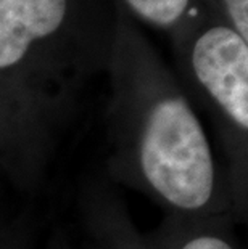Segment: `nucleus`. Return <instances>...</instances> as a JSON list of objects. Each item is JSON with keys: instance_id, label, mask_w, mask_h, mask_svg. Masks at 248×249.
Returning a JSON list of instances; mask_svg holds the SVG:
<instances>
[{"instance_id": "3", "label": "nucleus", "mask_w": 248, "mask_h": 249, "mask_svg": "<svg viewBox=\"0 0 248 249\" xmlns=\"http://www.w3.org/2000/svg\"><path fill=\"white\" fill-rule=\"evenodd\" d=\"M84 0H0V71L19 68L68 28Z\"/></svg>"}, {"instance_id": "2", "label": "nucleus", "mask_w": 248, "mask_h": 249, "mask_svg": "<svg viewBox=\"0 0 248 249\" xmlns=\"http://www.w3.org/2000/svg\"><path fill=\"white\" fill-rule=\"evenodd\" d=\"M191 65L197 81L240 129L248 127V40L214 23L195 37Z\"/></svg>"}, {"instance_id": "6", "label": "nucleus", "mask_w": 248, "mask_h": 249, "mask_svg": "<svg viewBox=\"0 0 248 249\" xmlns=\"http://www.w3.org/2000/svg\"><path fill=\"white\" fill-rule=\"evenodd\" d=\"M182 249H232L228 243L216 236H198L184 245Z\"/></svg>"}, {"instance_id": "4", "label": "nucleus", "mask_w": 248, "mask_h": 249, "mask_svg": "<svg viewBox=\"0 0 248 249\" xmlns=\"http://www.w3.org/2000/svg\"><path fill=\"white\" fill-rule=\"evenodd\" d=\"M123 3L144 23L171 29L191 15L195 0H123Z\"/></svg>"}, {"instance_id": "1", "label": "nucleus", "mask_w": 248, "mask_h": 249, "mask_svg": "<svg viewBox=\"0 0 248 249\" xmlns=\"http://www.w3.org/2000/svg\"><path fill=\"white\" fill-rule=\"evenodd\" d=\"M145 178L168 203L200 209L214 188V164L198 118L177 95L156 100L140 142Z\"/></svg>"}, {"instance_id": "5", "label": "nucleus", "mask_w": 248, "mask_h": 249, "mask_svg": "<svg viewBox=\"0 0 248 249\" xmlns=\"http://www.w3.org/2000/svg\"><path fill=\"white\" fill-rule=\"evenodd\" d=\"M229 26L248 40V0H221Z\"/></svg>"}]
</instances>
